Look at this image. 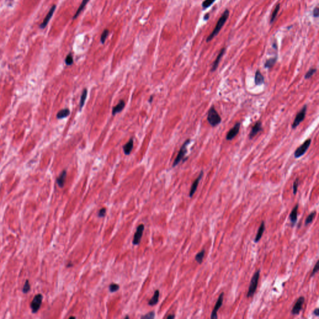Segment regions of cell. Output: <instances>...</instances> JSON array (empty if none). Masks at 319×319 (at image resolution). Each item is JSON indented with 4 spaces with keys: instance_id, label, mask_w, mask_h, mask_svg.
Wrapping results in <instances>:
<instances>
[{
    "instance_id": "obj_1",
    "label": "cell",
    "mask_w": 319,
    "mask_h": 319,
    "mask_svg": "<svg viewBox=\"0 0 319 319\" xmlns=\"http://www.w3.org/2000/svg\"><path fill=\"white\" fill-rule=\"evenodd\" d=\"M229 10H226L224 11V12L223 13V15L221 16V18L219 19L215 28L213 29V32L208 37V38L206 39V42H210L215 36H216L218 35V34L219 33V31H221V28L223 27V26L224 25L225 23L226 22V21H227V20H228V18L229 17Z\"/></svg>"
},
{
    "instance_id": "obj_2",
    "label": "cell",
    "mask_w": 319,
    "mask_h": 319,
    "mask_svg": "<svg viewBox=\"0 0 319 319\" xmlns=\"http://www.w3.org/2000/svg\"><path fill=\"white\" fill-rule=\"evenodd\" d=\"M207 120L211 126L215 127L221 122V118L214 106H212L208 113Z\"/></svg>"
},
{
    "instance_id": "obj_3",
    "label": "cell",
    "mask_w": 319,
    "mask_h": 319,
    "mask_svg": "<svg viewBox=\"0 0 319 319\" xmlns=\"http://www.w3.org/2000/svg\"><path fill=\"white\" fill-rule=\"evenodd\" d=\"M260 272H261V271L259 269L258 271H257V272L256 273H254V274L253 275V276L251 279V281L250 282V286L249 287V290H248V292L247 294V297H252L254 295L255 292H256L257 287H258V284L259 279Z\"/></svg>"
},
{
    "instance_id": "obj_4",
    "label": "cell",
    "mask_w": 319,
    "mask_h": 319,
    "mask_svg": "<svg viewBox=\"0 0 319 319\" xmlns=\"http://www.w3.org/2000/svg\"><path fill=\"white\" fill-rule=\"evenodd\" d=\"M191 142V140L189 139H187L184 142V144H183V145L181 146L178 153V155L176 156L174 162H173V167H175V166H176L179 163V162L183 160L185 155L187 153V146Z\"/></svg>"
},
{
    "instance_id": "obj_5",
    "label": "cell",
    "mask_w": 319,
    "mask_h": 319,
    "mask_svg": "<svg viewBox=\"0 0 319 319\" xmlns=\"http://www.w3.org/2000/svg\"><path fill=\"white\" fill-rule=\"evenodd\" d=\"M311 144V139H307L300 146H299L294 152V157L295 158H299L303 156L309 148Z\"/></svg>"
},
{
    "instance_id": "obj_6",
    "label": "cell",
    "mask_w": 319,
    "mask_h": 319,
    "mask_svg": "<svg viewBox=\"0 0 319 319\" xmlns=\"http://www.w3.org/2000/svg\"><path fill=\"white\" fill-rule=\"evenodd\" d=\"M306 112H307V105H305L302 109H301V110H300L298 113L297 114L294 122H293V123L292 125V129H295L297 128V126L298 125H299V124L303 121L305 117V115H306Z\"/></svg>"
},
{
    "instance_id": "obj_7",
    "label": "cell",
    "mask_w": 319,
    "mask_h": 319,
    "mask_svg": "<svg viewBox=\"0 0 319 319\" xmlns=\"http://www.w3.org/2000/svg\"><path fill=\"white\" fill-rule=\"evenodd\" d=\"M42 298H43L42 295L40 294L36 295L34 297V299L30 305L31 308L33 313L37 312L39 310V309L40 308L41 303H42Z\"/></svg>"
},
{
    "instance_id": "obj_8",
    "label": "cell",
    "mask_w": 319,
    "mask_h": 319,
    "mask_svg": "<svg viewBox=\"0 0 319 319\" xmlns=\"http://www.w3.org/2000/svg\"><path fill=\"white\" fill-rule=\"evenodd\" d=\"M241 127V123L237 122L233 128L229 130V131L228 132L226 135V140H232L236 136L239 134V130Z\"/></svg>"
},
{
    "instance_id": "obj_9",
    "label": "cell",
    "mask_w": 319,
    "mask_h": 319,
    "mask_svg": "<svg viewBox=\"0 0 319 319\" xmlns=\"http://www.w3.org/2000/svg\"><path fill=\"white\" fill-rule=\"evenodd\" d=\"M145 226L144 224H140L137 228V231L134 234V240H133V244L134 245H139L141 241V238L142 237V234L144 231Z\"/></svg>"
},
{
    "instance_id": "obj_10",
    "label": "cell",
    "mask_w": 319,
    "mask_h": 319,
    "mask_svg": "<svg viewBox=\"0 0 319 319\" xmlns=\"http://www.w3.org/2000/svg\"><path fill=\"white\" fill-rule=\"evenodd\" d=\"M261 131H263V126H262V123L260 120L258 121L255 125L252 126L251 129V131L249 135V139H252L255 136H256L259 132H260Z\"/></svg>"
},
{
    "instance_id": "obj_11",
    "label": "cell",
    "mask_w": 319,
    "mask_h": 319,
    "mask_svg": "<svg viewBox=\"0 0 319 319\" xmlns=\"http://www.w3.org/2000/svg\"><path fill=\"white\" fill-rule=\"evenodd\" d=\"M223 297H224V293L222 292L219 295V296L218 297V301H217V302H216V303L215 305V307L213 308V310L211 315V318L215 319V318H218L217 312H218V310L220 308V307L222 306L223 302Z\"/></svg>"
},
{
    "instance_id": "obj_12",
    "label": "cell",
    "mask_w": 319,
    "mask_h": 319,
    "mask_svg": "<svg viewBox=\"0 0 319 319\" xmlns=\"http://www.w3.org/2000/svg\"><path fill=\"white\" fill-rule=\"evenodd\" d=\"M304 301H305V298L303 297H300L297 299L295 304L294 305V306L292 308V314L298 315L300 312L302 308V305L304 303Z\"/></svg>"
},
{
    "instance_id": "obj_13",
    "label": "cell",
    "mask_w": 319,
    "mask_h": 319,
    "mask_svg": "<svg viewBox=\"0 0 319 319\" xmlns=\"http://www.w3.org/2000/svg\"><path fill=\"white\" fill-rule=\"evenodd\" d=\"M203 175H204V172H203V171L202 170V171L200 172V175H199L198 177V178L195 180V181L193 183V184H192V186H191V189H190V191H189V197H191H191H192L194 195L195 193L196 192V191H197V188H198V184H199V183H200V180L202 179V177L203 176Z\"/></svg>"
},
{
    "instance_id": "obj_14",
    "label": "cell",
    "mask_w": 319,
    "mask_h": 319,
    "mask_svg": "<svg viewBox=\"0 0 319 319\" xmlns=\"http://www.w3.org/2000/svg\"><path fill=\"white\" fill-rule=\"evenodd\" d=\"M55 8H56V6L55 5H53L51 7V8L49 11L47 15H46V18H44L43 22L40 24V28L41 29H44V28H45L46 27V26L47 25V24L49 22L50 20L51 19V18H52V15H53V14H54V11L55 10Z\"/></svg>"
},
{
    "instance_id": "obj_15",
    "label": "cell",
    "mask_w": 319,
    "mask_h": 319,
    "mask_svg": "<svg viewBox=\"0 0 319 319\" xmlns=\"http://www.w3.org/2000/svg\"><path fill=\"white\" fill-rule=\"evenodd\" d=\"M225 52H226V49H225V48H223V49L221 50V51L219 52V54L218 55V56H217V57H216V60H215V62H213V66H212V68H211V72H214V71H215L216 70V69H217V68H218V65H219V62H220V60H221V59L222 57H223V55L224 54Z\"/></svg>"
},
{
    "instance_id": "obj_16",
    "label": "cell",
    "mask_w": 319,
    "mask_h": 319,
    "mask_svg": "<svg viewBox=\"0 0 319 319\" xmlns=\"http://www.w3.org/2000/svg\"><path fill=\"white\" fill-rule=\"evenodd\" d=\"M254 82L256 86H261L264 83V77L259 70H257L255 73Z\"/></svg>"
},
{
    "instance_id": "obj_17",
    "label": "cell",
    "mask_w": 319,
    "mask_h": 319,
    "mask_svg": "<svg viewBox=\"0 0 319 319\" xmlns=\"http://www.w3.org/2000/svg\"><path fill=\"white\" fill-rule=\"evenodd\" d=\"M298 208H299V205H296V206L293 208L292 212L290 213V214L289 215V218H290V220L292 226H294L297 220Z\"/></svg>"
},
{
    "instance_id": "obj_18",
    "label": "cell",
    "mask_w": 319,
    "mask_h": 319,
    "mask_svg": "<svg viewBox=\"0 0 319 319\" xmlns=\"http://www.w3.org/2000/svg\"><path fill=\"white\" fill-rule=\"evenodd\" d=\"M133 147H134V140L132 138L123 147V150L125 154L127 155H129L132 152Z\"/></svg>"
},
{
    "instance_id": "obj_19",
    "label": "cell",
    "mask_w": 319,
    "mask_h": 319,
    "mask_svg": "<svg viewBox=\"0 0 319 319\" xmlns=\"http://www.w3.org/2000/svg\"><path fill=\"white\" fill-rule=\"evenodd\" d=\"M66 176H67V172H66V170H64L60 173L59 176L57 178V184L59 185V187L62 188L64 186V185L65 180H66Z\"/></svg>"
},
{
    "instance_id": "obj_20",
    "label": "cell",
    "mask_w": 319,
    "mask_h": 319,
    "mask_svg": "<svg viewBox=\"0 0 319 319\" xmlns=\"http://www.w3.org/2000/svg\"><path fill=\"white\" fill-rule=\"evenodd\" d=\"M125 105V102L123 100H120V102H118V104L115 105L113 109H112V113L113 115H116L117 113L120 112L124 108Z\"/></svg>"
},
{
    "instance_id": "obj_21",
    "label": "cell",
    "mask_w": 319,
    "mask_h": 319,
    "mask_svg": "<svg viewBox=\"0 0 319 319\" xmlns=\"http://www.w3.org/2000/svg\"><path fill=\"white\" fill-rule=\"evenodd\" d=\"M265 230V223L264 221L262 222L259 229H258V233H257V235L256 236V237H255L254 239V242H258L259 241V240L261 239V238L263 236V233Z\"/></svg>"
},
{
    "instance_id": "obj_22",
    "label": "cell",
    "mask_w": 319,
    "mask_h": 319,
    "mask_svg": "<svg viewBox=\"0 0 319 319\" xmlns=\"http://www.w3.org/2000/svg\"><path fill=\"white\" fill-rule=\"evenodd\" d=\"M89 2V0H82V2L81 3L80 7H79V8L78 9L76 14L74 15V17H73V20H75L76 18H78V16L80 15V13L83 11V10L84 9V8L86 7V5L87 4V3Z\"/></svg>"
},
{
    "instance_id": "obj_23",
    "label": "cell",
    "mask_w": 319,
    "mask_h": 319,
    "mask_svg": "<svg viewBox=\"0 0 319 319\" xmlns=\"http://www.w3.org/2000/svg\"><path fill=\"white\" fill-rule=\"evenodd\" d=\"M277 57H272V58H270V59H268L266 61L265 64H264V67L266 68H268V69H270V68H272L274 66L276 62H277Z\"/></svg>"
},
{
    "instance_id": "obj_24",
    "label": "cell",
    "mask_w": 319,
    "mask_h": 319,
    "mask_svg": "<svg viewBox=\"0 0 319 319\" xmlns=\"http://www.w3.org/2000/svg\"><path fill=\"white\" fill-rule=\"evenodd\" d=\"M70 114V110L68 109H64L60 110L57 114V118L58 119H61L63 118L67 117Z\"/></svg>"
},
{
    "instance_id": "obj_25",
    "label": "cell",
    "mask_w": 319,
    "mask_h": 319,
    "mask_svg": "<svg viewBox=\"0 0 319 319\" xmlns=\"http://www.w3.org/2000/svg\"><path fill=\"white\" fill-rule=\"evenodd\" d=\"M159 295H160V292H159V290H157L155 292V294H154L153 297L148 302V305L150 306H153V305H155V304H157L158 302Z\"/></svg>"
},
{
    "instance_id": "obj_26",
    "label": "cell",
    "mask_w": 319,
    "mask_h": 319,
    "mask_svg": "<svg viewBox=\"0 0 319 319\" xmlns=\"http://www.w3.org/2000/svg\"><path fill=\"white\" fill-rule=\"evenodd\" d=\"M87 90L86 89H84L83 91H82V95H81V100H80V110H81L83 107V106L84 105V104H85V101H86V97H87Z\"/></svg>"
},
{
    "instance_id": "obj_27",
    "label": "cell",
    "mask_w": 319,
    "mask_h": 319,
    "mask_svg": "<svg viewBox=\"0 0 319 319\" xmlns=\"http://www.w3.org/2000/svg\"><path fill=\"white\" fill-rule=\"evenodd\" d=\"M205 250L203 249L201 252H198L196 255L195 259L199 264H201L203 262V258L205 256Z\"/></svg>"
},
{
    "instance_id": "obj_28",
    "label": "cell",
    "mask_w": 319,
    "mask_h": 319,
    "mask_svg": "<svg viewBox=\"0 0 319 319\" xmlns=\"http://www.w3.org/2000/svg\"><path fill=\"white\" fill-rule=\"evenodd\" d=\"M216 0H205V1L202 3V7L203 10H206L210 7H211Z\"/></svg>"
},
{
    "instance_id": "obj_29",
    "label": "cell",
    "mask_w": 319,
    "mask_h": 319,
    "mask_svg": "<svg viewBox=\"0 0 319 319\" xmlns=\"http://www.w3.org/2000/svg\"><path fill=\"white\" fill-rule=\"evenodd\" d=\"M279 9H280V5H277L276 7V8H275V9H274V11H273V13L272 14L271 18V23H272L274 21V20H275V19H276V18L277 16V15L278 14Z\"/></svg>"
},
{
    "instance_id": "obj_30",
    "label": "cell",
    "mask_w": 319,
    "mask_h": 319,
    "mask_svg": "<svg viewBox=\"0 0 319 319\" xmlns=\"http://www.w3.org/2000/svg\"><path fill=\"white\" fill-rule=\"evenodd\" d=\"M316 71H317V69L315 68H311L305 74V75L304 76V78L305 79H308L311 78L313 76V75L316 73Z\"/></svg>"
},
{
    "instance_id": "obj_31",
    "label": "cell",
    "mask_w": 319,
    "mask_h": 319,
    "mask_svg": "<svg viewBox=\"0 0 319 319\" xmlns=\"http://www.w3.org/2000/svg\"><path fill=\"white\" fill-rule=\"evenodd\" d=\"M315 215H316V212L315 211V212H312V213H310V214L307 216V219H306V220H305V225H307V224H308L311 223L313 221V218H315Z\"/></svg>"
},
{
    "instance_id": "obj_32",
    "label": "cell",
    "mask_w": 319,
    "mask_h": 319,
    "mask_svg": "<svg viewBox=\"0 0 319 319\" xmlns=\"http://www.w3.org/2000/svg\"><path fill=\"white\" fill-rule=\"evenodd\" d=\"M65 62H66V64L68 65V66H71L73 64V55L71 54H69L67 55L66 58V60H65Z\"/></svg>"
},
{
    "instance_id": "obj_33",
    "label": "cell",
    "mask_w": 319,
    "mask_h": 319,
    "mask_svg": "<svg viewBox=\"0 0 319 319\" xmlns=\"http://www.w3.org/2000/svg\"><path fill=\"white\" fill-rule=\"evenodd\" d=\"M109 35V30L108 29H105L104 31V32L102 33V35H101V37H100V41L102 43H104L107 36Z\"/></svg>"
},
{
    "instance_id": "obj_34",
    "label": "cell",
    "mask_w": 319,
    "mask_h": 319,
    "mask_svg": "<svg viewBox=\"0 0 319 319\" xmlns=\"http://www.w3.org/2000/svg\"><path fill=\"white\" fill-rule=\"evenodd\" d=\"M30 285H29V281L28 280H26L25 284H24V286L23 287V291L24 294H26L28 293L29 290H30Z\"/></svg>"
},
{
    "instance_id": "obj_35",
    "label": "cell",
    "mask_w": 319,
    "mask_h": 319,
    "mask_svg": "<svg viewBox=\"0 0 319 319\" xmlns=\"http://www.w3.org/2000/svg\"><path fill=\"white\" fill-rule=\"evenodd\" d=\"M298 186H299V178H297L293 183V193H294V195H296Z\"/></svg>"
},
{
    "instance_id": "obj_36",
    "label": "cell",
    "mask_w": 319,
    "mask_h": 319,
    "mask_svg": "<svg viewBox=\"0 0 319 319\" xmlns=\"http://www.w3.org/2000/svg\"><path fill=\"white\" fill-rule=\"evenodd\" d=\"M119 289V286L118 284H112L110 286H109V289H110V291L111 292H116Z\"/></svg>"
},
{
    "instance_id": "obj_37",
    "label": "cell",
    "mask_w": 319,
    "mask_h": 319,
    "mask_svg": "<svg viewBox=\"0 0 319 319\" xmlns=\"http://www.w3.org/2000/svg\"><path fill=\"white\" fill-rule=\"evenodd\" d=\"M318 270H319V264H318V261H317L316 264H315V267H314V268L313 269V271H312V272L310 276L313 277L318 271Z\"/></svg>"
},
{
    "instance_id": "obj_38",
    "label": "cell",
    "mask_w": 319,
    "mask_h": 319,
    "mask_svg": "<svg viewBox=\"0 0 319 319\" xmlns=\"http://www.w3.org/2000/svg\"><path fill=\"white\" fill-rule=\"evenodd\" d=\"M155 317V313L153 312H150L144 316H142V318H153Z\"/></svg>"
},
{
    "instance_id": "obj_39",
    "label": "cell",
    "mask_w": 319,
    "mask_h": 319,
    "mask_svg": "<svg viewBox=\"0 0 319 319\" xmlns=\"http://www.w3.org/2000/svg\"><path fill=\"white\" fill-rule=\"evenodd\" d=\"M105 213H106V209H105V208H102V209L99 211V213H98V216H99V217H100V218L104 217V216H105Z\"/></svg>"
},
{
    "instance_id": "obj_40",
    "label": "cell",
    "mask_w": 319,
    "mask_h": 319,
    "mask_svg": "<svg viewBox=\"0 0 319 319\" xmlns=\"http://www.w3.org/2000/svg\"><path fill=\"white\" fill-rule=\"evenodd\" d=\"M318 15H319V10H318V8L317 7L313 11V16L315 18H317L318 16Z\"/></svg>"
},
{
    "instance_id": "obj_41",
    "label": "cell",
    "mask_w": 319,
    "mask_h": 319,
    "mask_svg": "<svg viewBox=\"0 0 319 319\" xmlns=\"http://www.w3.org/2000/svg\"><path fill=\"white\" fill-rule=\"evenodd\" d=\"M313 313L315 316L318 317V316L319 315V308H316V309L313 312Z\"/></svg>"
},
{
    "instance_id": "obj_42",
    "label": "cell",
    "mask_w": 319,
    "mask_h": 319,
    "mask_svg": "<svg viewBox=\"0 0 319 319\" xmlns=\"http://www.w3.org/2000/svg\"><path fill=\"white\" fill-rule=\"evenodd\" d=\"M209 18H210V15H209V14H206V15L205 16V17H204V20H205V21L208 20V19H209Z\"/></svg>"
},
{
    "instance_id": "obj_43",
    "label": "cell",
    "mask_w": 319,
    "mask_h": 319,
    "mask_svg": "<svg viewBox=\"0 0 319 319\" xmlns=\"http://www.w3.org/2000/svg\"><path fill=\"white\" fill-rule=\"evenodd\" d=\"M175 315H169L167 317V318H174Z\"/></svg>"
},
{
    "instance_id": "obj_44",
    "label": "cell",
    "mask_w": 319,
    "mask_h": 319,
    "mask_svg": "<svg viewBox=\"0 0 319 319\" xmlns=\"http://www.w3.org/2000/svg\"><path fill=\"white\" fill-rule=\"evenodd\" d=\"M153 97L152 96H151V97H150V100H149V102H150V103H152V100H153Z\"/></svg>"
},
{
    "instance_id": "obj_45",
    "label": "cell",
    "mask_w": 319,
    "mask_h": 319,
    "mask_svg": "<svg viewBox=\"0 0 319 319\" xmlns=\"http://www.w3.org/2000/svg\"><path fill=\"white\" fill-rule=\"evenodd\" d=\"M70 318H75V317H71Z\"/></svg>"
},
{
    "instance_id": "obj_46",
    "label": "cell",
    "mask_w": 319,
    "mask_h": 319,
    "mask_svg": "<svg viewBox=\"0 0 319 319\" xmlns=\"http://www.w3.org/2000/svg\"><path fill=\"white\" fill-rule=\"evenodd\" d=\"M129 318V317L128 316H127V317H125V318Z\"/></svg>"
}]
</instances>
